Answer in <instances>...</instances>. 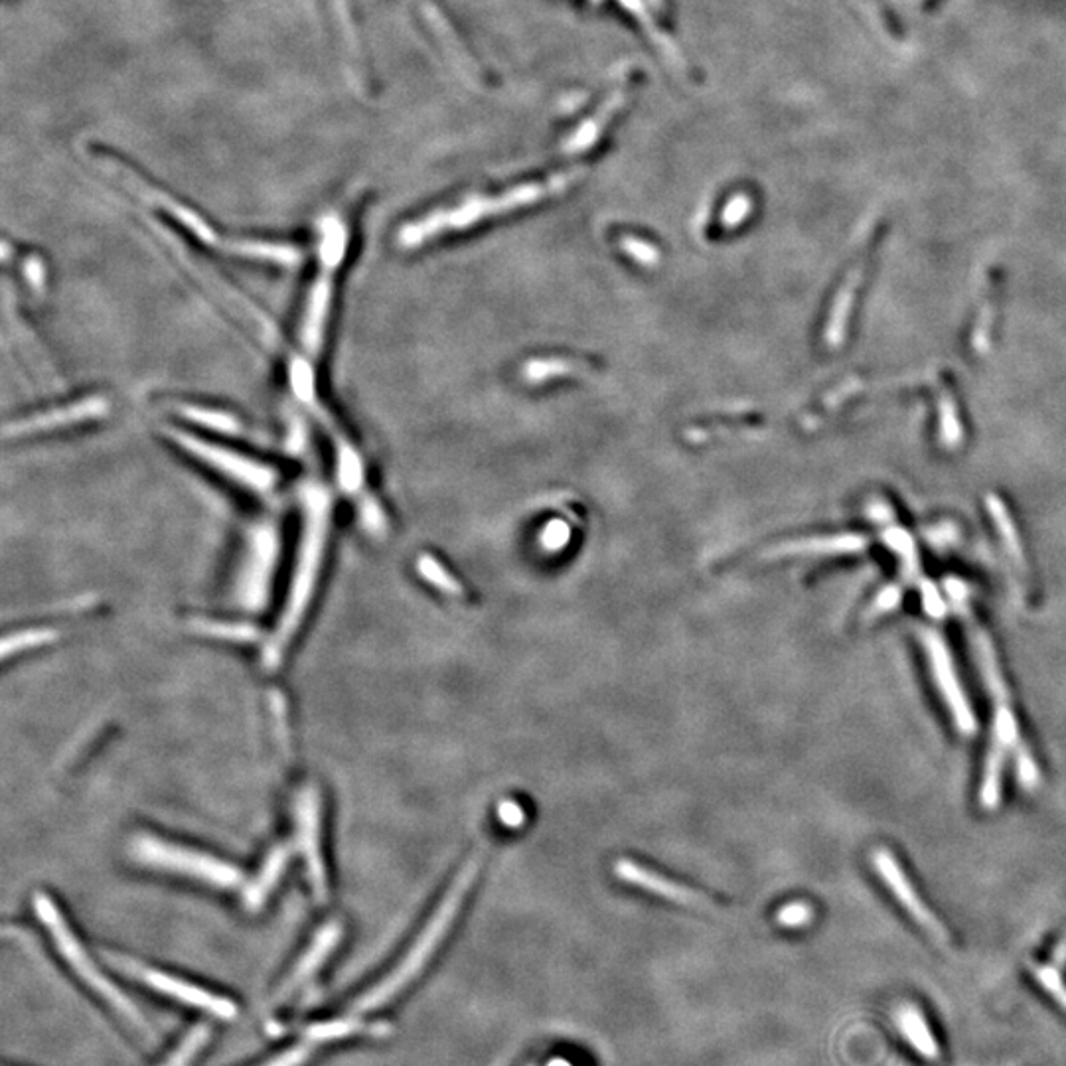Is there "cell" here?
I'll return each instance as SVG.
<instances>
[{
    "label": "cell",
    "mask_w": 1066,
    "mask_h": 1066,
    "mask_svg": "<svg viewBox=\"0 0 1066 1066\" xmlns=\"http://www.w3.org/2000/svg\"><path fill=\"white\" fill-rule=\"evenodd\" d=\"M299 510L301 534L292 566L291 584L279 624L265 648L263 662L269 670L277 667L283 660L287 646L301 627L319 584L334 518V501L329 488L319 483L302 484L299 490Z\"/></svg>",
    "instance_id": "1"
},
{
    "label": "cell",
    "mask_w": 1066,
    "mask_h": 1066,
    "mask_svg": "<svg viewBox=\"0 0 1066 1066\" xmlns=\"http://www.w3.org/2000/svg\"><path fill=\"white\" fill-rule=\"evenodd\" d=\"M480 866H483V857L480 856H473L466 861L460 869V873L455 877V881L448 887L447 894L443 897V901L433 912V917L428 919L425 929L421 930L420 936L403 954L402 960L397 962V966L393 967L390 974L383 975L382 980L372 985L365 994L360 995L358 1002L354 1003V1007H352V1012L372 1013L380 1010L383 1005L393 1002L423 972V967L427 966L428 960L437 952V948L447 936L448 930L455 924L456 914L460 911L466 894H468L476 877L480 873Z\"/></svg>",
    "instance_id": "2"
},
{
    "label": "cell",
    "mask_w": 1066,
    "mask_h": 1066,
    "mask_svg": "<svg viewBox=\"0 0 1066 1066\" xmlns=\"http://www.w3.org/2000/svg\"><path fill=\"white\" fill-rule=\"evenodd\" d=\"M581 174H583V170L561 173L553 178H549L546 183L524 184L518 188L504 192L501 196H496V198L474 196V198H468L460 206L451 208V210L431 211L425 218L415 219L407 226H403L397 234V244L403 249H415V247L427 244V241L445 234V231H456V229L460 231V229L470 228V226L478 224L480 219L488 218V216H498V214H506V211L526 208V206H531L536 201L546 200L549 196H556V194L567 190L575 180H579Z\"/></svg>",
    "instance_id": "3"
},
{
    "label": "cell",
    "mask_w": 1066,
    "mask_h": 1066,
    "mask_svg": "<svg viewBox=\"0 0 1066 1066\" xmlns=\"http://www.w3.org/2000/svg\"><path fill=\"white\" fill-rule=\"evenodd\" d=\"M163 435L183 455L216 474L221 480L236 486L241 493L257 498H269L281 484V470L273 463L218 443L210 435H201L184 425H165Z\"/></svg>",
    "instance_id": "4"
},
{
    "label": "cell",
    "mask_w": 1066,
    "mask_h": 1066,
    "mask_svg": "<svg viewBox=\"0 0 1066 1066\" xmlns=\"http://www.w3.org/2000/svg\"><path fill=\"white\" fill-rule=\"evenodd\" d=\"M34 907H37L38 919L50 930L58 952L62 954L73 972L80 975L83 984L100 995L103 1002H107L111 1007H115V1012L121 1017L131 1021L138 1029L148 1031L145 1017L138 1013L135 1003L131 1002L127 995L123 994L117 985L113 984L110 977L101 972L100 966L90 958L82 942L73 934L70 924L62 917V912L58 911L54 901L48 894L38 893L37 899H34Z\"/></svg>",
    "instance_id": "5"
},
{
    "label": "cell",
    "mask_w": 1066,
    "mask_h": 1066,
    "mask_svg": "<svg viewBox=\"0 0 1066 1066\" xmlns=\"http://www.w3.org/2000/svg\"><path fill=\"white\" fill-rule=\"evenodd\" d=\"M131 851L133 857L145 866L192 877L219 889H234L244 881V873L228 861L206 856L196 849L168 844L165 839H156L153 836H137L133 839Z\"/></svg>",
    "instance_id": "6"
},
{
    "label": "cell",
    "mask_w": 1066,
    "mask_h": 1066,
    "mask_svg": "<svg viewBox=\"0 0 1066 1066\" xmlns=\"http://www.w3.org/2000/svg\"><path fill=\"white\" fill-rule=\"evenodd\" d=\"M279 556L281 531L275 520H259L247 529L244 557L236 575V599L247 611L263 609Z\"/></svg>",
    "instance_id": "7"
},
{
    "label": "cell",
    "mask_w": 1066,
    "mask_h": 1066,
    "mask_svg": "<svg viewBox=\"0 0 1066 1066\" xmlns=\"http://www.w3.org/2000/svg\"><path fill=\"white\" fill-rule=\"evenodd\" d=\"M111 413V402L103 395H87L82 400L55 405L50 410L38 411L27 417L4 425V438L38 437L50 435L65 428L80 427L87 423L105 420Z\"/></svg>",
    "instance_id": "8"
},
{
    "label": "cell",
    "mask_w": 1066,
    "mask_h": 1066,
    "mask_svg": "<svg viewBox=\"0 0 1066 1066\" xmlns=\"http://www.w3.org/2000/svg\"><path fill=\"white\" fill-rule=\"evenodd\" d=\"M334 275L337 273L319 269V273L310 283L309 291L304 294L301 314L294 330L299 352L314 362L324 352L329 340L330 322L334 314V292H337Z\"/></svg>",
    "instance_id": "9"
},
{
    "label": "cell",
    "mask_w": 1066,
    "mask_h": 1066,
    "mask_svg": "<svg viewBox=\"0 0 1066 1066\" xmlns=\"http://www.w3.org/2000/svg\"><path fill=\"white\" fill-rule=\"evenodd\" d=\"M117 960L118 964L123 966V970L131 975H135L138 982L148 985L151 990H155L158 994L170 997L174 1002L183 1003V1005H188V1007H194V1010H200V1012L208 1013V1015L216 1017V1020L229 1021L234 1020L237 1015L236 1003L228 1000V997H224V995L214 994L210 990H204L200 985L190 984V982H186L183 977L165 974V972H161V970L133 964V962H128L125 958H117Z\"/></svg>",
    "instance_id": "10"
},
{
    "label": "cell",
    "mask_w": 1066,
    "mask_h": 1066,
    "mask_svg": "<svg viewBox=\"0 0 1066 1066\" xmlns=\"http://www.w3.org/2000/svg\"><path fill=\"white\" fill-rule=\"evenodd\" d=\"M921 639L924 652L929 656L930 672L934 675V684L939 687L958 731L962 735H972L975 731L974 711L967 702L966 692L960 685L954 660L948 650L946 642L936 630L929 629L922 630Z\"/></svg>",
    "instance_id": "11"
},
{
    "label": "cell",
    "mask_w": 1066,
    "mask_h": 1066,
    "mask_svg": "<svg viewBox=\"0 0 1066 1066\" xmlns=\"http://www.w3.org/2000/svg\"><path fill=\"white\" fill-rule=\"evenodd\" d=\"M871 859H873L877 876L883 879V883L889 887V891L894 894V899L899 901L902 909L909 912L912 921L924 929V932H929L932 939L939 940L940 944H948L950 936H948L946 929L940 924L939 919L934 917V912L930 911L929 907L922 902L921 897L909 881V877L904 876L901 866L891 856V851L883 848L876 849Z\"/></svg>",
    "instance_id": "12"
},
{
    "label": "cell",
    "mask_w": 1066,
    "mask_h": 1066,
    "mask_svg": "<svg viewBox=\"0 0 1066 1066\" xmlns=\"http://www.w3.org/2000/svg\"><path fill=\"white\" fill-rule=\"evenodd\" d=\"M297 831H299V848L307 861L309 879L319 901H324L329 894L327 884V867L320 853V793L314 786H307L297 798Z\"/></svg>",
    "instance_id": "13"
},
{
    "label": "cell",
    "mask_w": 1066,
    "mask_h": 1066,
    "mask_svg": "<svg viewBox=\"0 0 1066 1066\" xmlns=\"http://www.w3.org/2000/svg\"><path fill=\"white\" fill-rule=\"evenodd\" d=\"M107 166H110L111 173L117 174L118 178L123 183L127 184L128 188H135L145 200L155 204L156 208L166 211L174 221H178L188 234L196 237L200 244L208 247H221L224 239L214 231L210 224L206 219H201L196 211H192L190 208H186L180 201L174 200L170 196H166L165 192L156 190V188H151L146 186L141 178H137L135 174L128 173L123 166L118 165L117 161H107Z\"/></svg>",
    "instance_id": "14"
},
{
    "label": "cell",
    "mask_w": 1066,
    "mask_h": 1066,
    "mask_svg": "<svg viewBox=\"0 0 1066 1066\" xmlns=\"http://www.w3.org/2000/svg\"><path fill=\"white\" fill-rule=\"evenodd\" d=\"M614 876L622 879L624 883L640 887V889H644L648 893L656 894V897L667 899V901L675 902V904L690 907V909H711V899H707L705 894L697 893V891H693V889L685 887V884L675 883L672 879L660 876V873H654V871H650L646 867L639 866V863L632 861V859H619V861L614 863Z\"/></svg>",
    "instance_id": "15"
},
{
    "label": "cell",
    "mask_w": 1066,
    "mask_h": 1066,
    "mask_svg": "<svg viewBox=\"0 0 1066 1066\" xmlns=\"http://www.w3.org/2000/svg\"><path fill=\"white\" fill-rule=\"evenodd\" d=\"M867 546L863 536L857 534H841V536H821V538L794 539L778 546L768 547L760 559H786V557H826L848 556L857 553Z\"/></svg>",
    "instance_id": "16"
},
{
    "label": "cell",
    "mask_w": 1066,
    "mask_h": 1066,
    "mask_svg": "<svg viewBox=\"0 0 1066 1066\" xmlns=\"http://www.w3.org/2000/svg\"><path fill=\"white\" fill-rule=\"evenodd\" d=\"M219 249H224L226 256L237 257V259H244V261L281 267V269H294L304 261V251L301 247L292 246L287 241L224 239Z\"/></svg>",
    "instance_id": "17"
},
{
    "label": "cell",
    "mask_w": 1066,
    "mask_h": 1066,
    "mask_svg": "<svg viewBox=\"0 0 1066 1066\" xmlns=\"http://www.w3.org/2000/svg\"><path fill=\"white\" fill-rule=\"evenodd\" d=\"M170 410L180 421V425L188 428H201L206 435L216 437H241L246 433L244 421L236 413L206 403L173 402Z\"/></svg>",
    "instance_id": "18"
},
{
    "label": "cell",
    "mask_w": 1066,
    "mask_h": 1066,
    "mask_svg": "<svg viewBox=\"0 0 1066 1066\" xmlns=\"http://www.w3.org/2000/svg\"><path fill=\"white\" fill-rule=\"evenodd\" d=\"M340 939H342V927L338 922H330L324 929L320 930L317 939L312 940L309 950L297 962V966L292 967V972L284 980L281 990L277 992V1000L289 997L304 982H309L310 977L317 974L322 964L329 960L330 954L337 950Z\"/></svg>",
    "instance_id": "19"
},
{
    "label": "cell",
    "mask_w": 1066,
    "mask_h": 1066,
    "mask_svg": "<svg viewBox=\"0 0 1066 1066\" xmlns=\"http://www.w3.org/2000/svg\"><path fill=\"white\" fill-rule=\"evenodd\" d=\"M350 234L346 221L340 216H327L320 219L319 241H317V261L319 269L338 273L342 265L346 263Z\"/></svg>",
    "instance_id": "20"
},
{
    "label": "cell",
    "mask_w": 1066,
    "mask_h": 1066,
    "mask_svg": "<svg viewBox=\"0 0 1066 1066\" xmlns=\"http://www.w3.org/2000/svg\"><path fill=\"white\" fill-rule=\"evenodd\" d=\"M334 458H337L334 476H337L340 493L346 496H362L365 493V465L358 448L348 438L337 437Z\"/></svg>",
    "instance_id": "21"
},
{
    "label": "cell",
    "mask_w": 1066,
    "mask_h": 1066,
    "mask_svg": "<svg viewBox=\"0 0 1066 1066\" xmlns=\"http://www.w3.org/2000/svg\"><path fill=\"white\" fill-rule=\"evenodd\" d=\"M897 1025L902 1033V1037L911 1043L912 1048L927 1058V1060H939L940 1047L934 1035L930 1033L929 1023L924 1020L921 1010L914 1005H902L897 1013Z\"/></svg>",
    "instance_id": "22"
},
{
    "label": "cell",
    "mask_w": 1066,
    "mask_h": 1066,
    "mask_svg": "<svg viewBox=\"0 0 1066 1066\" xmlns=\"http://www.w3.org/2000/svg\"><path fill=\"white\" fill-rule=\"evenodd\" d=\"M861 277H863V263L856 267V269L849 273L846 283H844L841 291H839L838 297H836V302H834L831 312H829L828 327H826V342H828V346H839L841 340L846 337L849 312H851V307H853V301H856V292L857 289H859V283H861Z\"/></svg>",
    "instance_id": "23"
},
{
    "label": "cell",
    "mask_w": 1066,
    "mask_h": 1066,
    "mask_svg": "<svg viewBox=\"0 0 1066 1066\" xmlns=\"http://www.w3.org/2000/svg\"><path fill=\"white\" fill-rule=\"evenodd\" d=\"M289 849L277 848L273 853L267 859L261 873L257 877L256 883L251 884L247 889L246 901L249 904V909H257L261 902L267 899V894L271 893L277 881L283 876L284 867H287V861H289Z\"/></svg>",
    "instance_id": "24"
},
{
    "label": "cell",
    "mask_w": 1066,
    "mask_h": 1066,
    "mask_svg": "<svg viewBox=\"0 0 1066 1066\" xmlns=\"http://www.w3.org/2000/svg\"><path fill=\"white\" fill-rule=\"evenodd\" d=\"M589 365L569 358H536L524 365L521 374L528 383H544L561 375L583 374Z\"/></svg>",
    "instance_id": "25"
},
{
    "label": "cell",
    "mask_w": 1066,
    "mask_h": 1066,
    "mask_svg": "<svg viewBox=\"0 0 1066 1066\" xmlns=\"http://www.w3.org/2000/svg\"><path fill=\"white\" fill-rule=\"evenodd\" d=\"M289 383H291L294 397H297L302 405H309V407L319 405V400H317V370H314V360L302 355L301 352L292 355L291 362H289Z\"/></svg>",
    "instance_id": "26"
},
{
    "label": "cell",
    "mask_w": 1066,
    "mask_h": 1066,
    "mask_svg": "<svg viewBox=\"0 0 1066 1066\" xmlns=\"http://www.w3.org/2000/svg\"><path fill=\"white\" fill-rule=\"evenodd\" d=\"M365 1029V1023L346 1017V1020L324 1021L314 1023L309 1029L304 1031V1037L309 1043H332V1041L348 1039Z\"/></svg>",
    "instance_id": "27"
},
{
    "label": "cell",
    "mask_w": 1066,
    "mask_h": 1066,
    "mask_svg": "<svg viewBox=\"0 0 1066 1066\" xmlns=\"http://www.w3.org/2000/svg\"><path fill=\"white\" fill-rule=\"evenodd\" d=\"M210 1035L211 1031L208 1025H204V1023L196 1025L194 1029L184 1035V1039L178 1043V1047L174 1048L161 1066H190L200 1055L201 1048L208 1045Z\"/></svg>",
    "instance_id": "28"
},
{
    "label": "cell",
    "mask_w": 1066,
    "mask_h": 1066,
    "mask_svg": "<svg viewBox=\"0 0 1066 1066\" xmlns=\"http://www.w3.org/2000/svg\"><path fill=\"white\" fill-rule=\"evenodd\" d=\"M417 571H420L421 577L433 584L435 589H438L445 594H451V597H460L465 589L460 581H456L453 575L448 573L445 567L438 563L437 559L428 553H423V556L417 559Z\"/></svg>",
    "instance_id": "29"
},
{
    "label": "cell",
    "mask_w": 1066,
    "mask_h": 1066,
    "mask_svg": "<svg viewBox=\"0 0 1066 1066\" xmlns=\"http://www.w3.org/2000/svg\"><path fill=\"white\" fill-rule=\"evenodd\" d=\"M990 511H992V518H994L995 526H997L1000 534H1002L1003 544L1007 547L1010 556H1012L1013 561L1023 569V567H1025L1023 547H1021L1020 536H1017V531H1015L1013 520H1010V516H1007L1005 506L995 498V500L990 501Z\"/></svg>",
    "instance_id": "30"
},
{
    "label": "cell",
    "mask_w": 1066,
    "mask_h": 1066,
    "mask_svg": "<svg viewBox=\"0 0 1066 1066\" xmlns=\"http://www.w3.org/2000/svg\"><path fill=\"white\" fill-rule=\"evenodd\" d=\"M55 637H58V632L52 629L22 630L17 634H10L2 642V656H14V654H22V652L32 650V648L44 646V644H50L52 640H55Z\"/></svg>",
    "instance_id": "31"
},
{
    "label": "cell",
    "mask_w": 1066,
    "mask_h": 1066,
    "mask_svg": "<svg viewBox=\"0 0 1066 1066\" xmlns=\"http://www.w3.org/2000/svg\"><path fill=\"white\" fill-rule=\"evenodd\" d=\"M194 627L204 632V634H210V637H216V639L234 640V642H249V640L257 639L256 627H249V624H229V622H211V620H198L194 622Z\"/></svg>",
    "instance_id": "32"
},
{
    "label": "cell",
    "mask_w": 1066,
    "mask_h": 1066,
    "mask_svg": "<svg viewBox=\"0 0 1066 1066\" xmlns=\"http://www.w3.org/2000/svg\"><path fill=\"white\" fill-rule=\"evenodd\" d=\"M619 103L620 97H614V100L607 105V110L602 111V115H599L597 118H591L589 123H584L583 127L579 128L573 137L569 138V143L566 145L567 153H581L584 148H589V146L597 141V137L601 135L602 121L611 115L614 107H619Z\"/></svg>",
    "instance_id": "33"
},
{
    "label": "cell",
    "mask_w": 1066,
    "mask_h": 1066,
    "mask_svg": "<svg viewBox=\"0 0 1066 1066\" xmlns=\"http://www.w3.org/2000/svg\"><path fill=\"white\" fill-rule=\"evenodd\" d=\"M360 521H362L365 531L372 534L374 538H383L387 534V516H385L380 500L372 494H362Z\"/></svg>",
    "instance_id": "34"
},
{
    "label": "cell",
    "mask_w": 1066,
    "mask_h": 1066,
    "mask_svg": "<svg viewBox=\"0 0 1066 1066\" xmlns=\"http://www.w3.org/2000/svg\"><path fill=\"white\" fill-rule=\"evenodd\" d=\"M1031 972L1035 975L1037 984H1039L1066 1013V985L1065 982H1063L1060 970L1053 966V964H1035V966H1031Z\"/></svg>",
    "instance_id": "35"
},
{
    "label": "cell",
    "mask_w": 1066,
    "mask_h": 1066,
    "mask_svg": "<svg viewBox=\"0 0 1066 1066\" xmlns=\"http://www.w3.org/2000/svg\"><path fill=\"white\" fill-rule=\"evenodd\" d=\"M620 247L624 249L627 256L632 257L637 263L644 267H654L660 263V251L650 241L639 239V237L624 236L620 239Z\"/></svg>",
    "instance_id": "36"
},
{
    "label": "cell",
    "mask_w": 1066,
    "mask_h": 1066,
    "mask_svg": "<svg viewBox=\"0 0 1066 1066\" xmlns=\"http://www.w3.org/2000/svg\"><path fill=\"white\" fill-rule=\"evenodd\" d=\"M1015 765H1017L1021 786L1027 788V790H1035L1039 786V768H1037V763L1031 755L1029 748L1025 747L1023 743H1020V747L1015 748Z\"/></svg>",
    "instance_id": "37"
},
{
    "label": "cell",
    "mask_w": 1066,
    "mask_h": 1066,
    "mask_svg": "<svg viewBox=\"0 0 1066 1066\" xmlns=\"http://www.w3.org/2000/svg\"><path fill=\"white\" fill-rule=\"evenodd\" d=\"M753 211V200L747 194H737L731 198L729 204L725 206V210L721 214V224L725 229H735L748 218V214Z\"/></svg>",
    "instance_id": "38"
},
{
    "label": "cell",
    "mask_w": 1066,
    "mask_h": 1066,
    "mask_svg": "<svg viewBox=\"0 0 1066 1066\" xmlns=\"http://www.w3.org/2000/svg\"><path fill=\"white\" fill-rule=\"evenodd\" d=\"M902 601L901 587L897 584H889L884 587L883 591H879L876 597V601L871 602L869 611H867V619L873 620L881 614H887V612L894 611Z\"/></svg>",
    "instance_id": "39"
},
{
    "label": "cell",
    "mask_w": 1066,
    "mask_h": 1066,
    "mask_svg": "<svg viewBox=\"0 0 1066 1066\" xmlns=\"http://www.w3.org/2000/svg\"><path fill=\"white\" fill-rule=\"evenodd\" d=\"M569 538H571L569 524L563 520H551L541 531V546L547 551H559L561 547L569 544Z\"/></svg>",
    "instance_id": "40"
},
{
    "label": "cell",
    "mask_w": 1066,
    "mask_h": 1066,
    "mask_svg": "<svg viewBox=\"0 0 1066 1066\" xmlns=\"http://www.w3.org/2000/svg\"><path fill=\"white\" fill-rule=\"evenodd\" d=\"M811 917H814V909L808 902H790L778 911V922L788 929H798L808 924L811 922Z\"/></svg>",
    "instance_id": "41"
},
{
    "label": "cell",
    "mask_w": 1066,
    "mask_h": 1066,
    "mask_svg": "<svg viewBox=\"0 0 1066 1066\" xmlns=\"http://www.w3.org/2000/svg\"><path fill=\"white\" fill-rule=\"evenodd\" d=\"M310 1057H312L310 1045H294V1047L284 1048L279 1055H275L259 1066H304Z\"/></svg>",
    "instance_id": "42"
},
{
    "label": "cell",
    "mask_w": 1066,
    "mask_h": 1066,
    "mask_svg": "<svg viewBox=\"0 0 1066 1066\" xmlns=\"http://www.w3.org/2000/svg\"><path fill=\"white\" fill-rule=\"evenodd\" d=\"M620 4H622L624 9L630 10V12H634V14L639 17L640 22H642V24L650 30V37L654 38L660 46L664 48V50H667L670 54L674 52L672 46H670V42L665 40L664 34L658 30L656 24L652 22V19H650L646 7H644V0H620Z\"/></svg>",
    "instance_id": "43"
},
{
    "label": "cell",
    "mask_w": 1066,
    "mask_h": 1066,
    "mask_svg": "<svg viewBox=\"0 0 1066 1066\" xmlns=\"http://www.w3.org/2000/svg\"><path fill=\"white\" fill-rule=\"evenodd\" d=\"M921 592L924 611L929 612L932 619H944L946 617V602L942 601L939 589L932 583H922Z\"/></svg>",
    "instance_id": "44"
},
{
    "label": "cell",
    "mask_w": 1066,
    "mask_h": 1066,
    "mask_svg": "<svg viewBox=\"0 0 1066 1066\" xmlns=\"http://www.w3.org/2000/svg\"><path fill=\"white\" fill-rule=\"evenodd\" d=\"M498 818L506 828L518 829L526 824V811L514 800H501L498 806Z\"/></svg>",
    "instance_id": "45"
},
{
    "label": "cell",
    "mask_w": 1066,
    "mask_h": 1066,
    "mask_svg": "<svg viewBox=\"0 0 1066 1066\" xmlns=\"http://www.w3.org/2000/svg\"><path fill=\"white\" fill-rule=\"evenodd\" d=\"M1051 964H1053L1055 967H1058V970H1063V967L1066 966V936L1065 939L1060 940V942H1058V946L1055 948L1053 958H1051Z\"/></svg>",
    "instance_id": "46"
},
{
    "label": "cell",
    "mask_w": 1066,
    "mask_h": 1066,
    "mask_svg": "<svg viewBox=\"0 0 1066 1066\" xmlns=\"http://www.w3.org/2000/svg\"><path fill=\"white\" fill-rule=\"evenodd\" d=\"M337 10H338V14H340V20H342V24H344V28H350V19H348L346 0H337Z\"/></svg>",
    "instance_id": "47"
},
{
    "label": "cell",
    "mask_w": 1066,
    "mask_h": 1066,
    "mask_svg": "<svg viewBox=\"0 0 1066 1066\" xmlns=\"http://www.w3.org/2000/svg\"><path fill=\"white\" fill-rule=\"evenodd\" d=\"M944 2H946V0H922V10L929 12V14L930 12H936Z\"/></svg>",
    "instance_id": "48"
}]
</instances>
